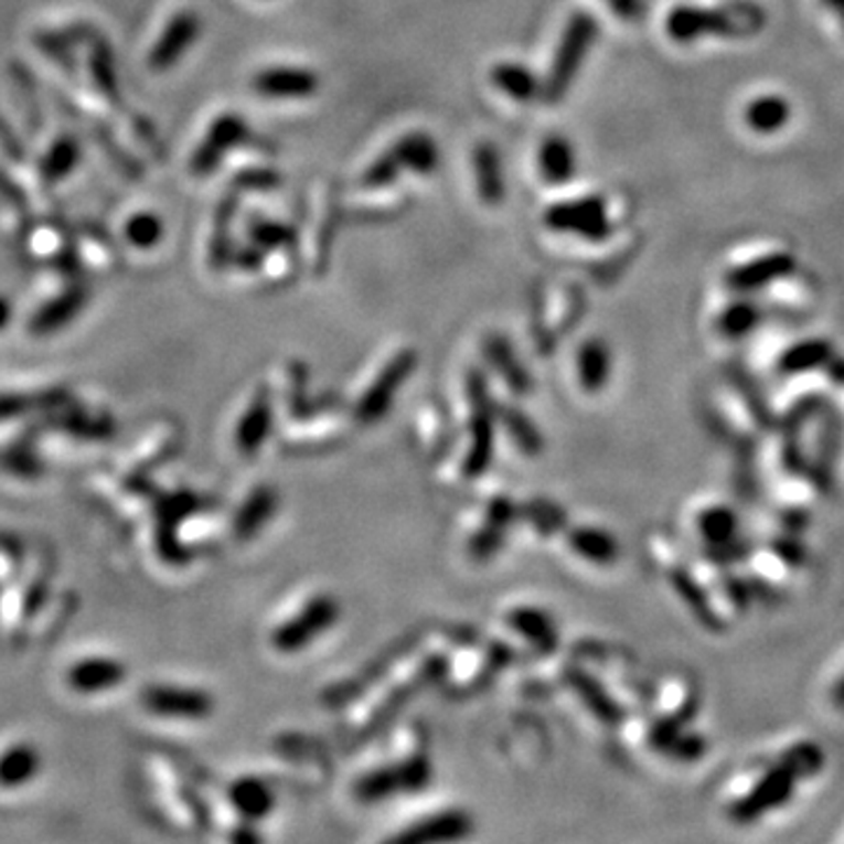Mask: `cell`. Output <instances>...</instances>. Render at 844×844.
<instances>
[{"label": "cell", "mask_w": 844, "mask_h": 844, "mask_svg": "<svg viewBox=\"0 0 844 844\" xmlns=\"http://www.w3.org/2000/svg\"><path fill=\"white\" fill-rule=\"evenodd\" d=\"M544 223L556 233H570L594 242L606 239L612 231L606 202L594 195L556 202L552 210L544 214Z\"/></svg>", "instance_id": "7a4b0ae2"}, {"label": "cell", "mask_w": 844, "mask_h": 844, "mask_svg": "<svg viewBox=\"0 0 844 844\" xmlns=\"http://www.w3.org/2000/svg\"><path fill=\"white\" fill-rule=\"evenodd\" d=\"M594 38H596L594 17L587 12L573 14L566 31H563V38L549 71L547 89H544L547 92L549 102L560 99L563 94H566V89L573 85L581 62H585L589 47L594 45Z\"/></svg>", "instance_id": "6da1fadb"}, {"label": "cell", "mask_w": 844, "mask_h": 844, "mask_svg": "<svg viewBox=\"0 0 844 844\" xmlns=\"http://www.w3.org/2000/svg\"><path fill=\"white\" fill-rule=\"evenodd\" d=\"M319 78L308 68L273 66L256 73L254 89L266 99H308L317 92Z\"/></svg>", "instance_id": "52a82bcc"}, {"label": "cell", "mask_w": 844, "mask_h": 844, "mask_svg": "<svg viewBox=\"0 0 844 844\" xmlns=\"http://www.w3.org/2000/svg\"><path fill=\"white\" fill-rule=\"evenodd\" d=\"M831 6H833L837 12L844 14V0H831Z\"/></svg>", "instance_id": "74e56055"}, {"label": "cell", "mask_w": 844, "mask_h": 844, "mask_svg": "<svg viewBox=\"0 0 844 844\" xmlns=\"http://www.w3.org/2000/svg\"><path fill=\"white\" fill-rule=\"evenodd\" d=\"M78 162H81L78 141L71 139V137H62V139H56L52 143V148L45 153V158L41 162V174L45 181L56 183V181L66 179Z\"/></svg>", "instance_id": "603a6c76"}, {"label": "cell", "mask_w": 844, "mask_h": 844, "mask_svg": "<svg viewBox=\"0 0 844 844\" xmlns=\"http://www.w3.org/2000/svg\"><path fill=\"white\" fill-rule=\"evenodd\" d=\"M493 360H495V364L502 368V373H506L504 378H510V383H512L516 389H523V385H525V375H523V371L519 368V364L514 362V354L510 352V348H504L502 343H495Z\"/></svg>", "instance_id": "4dcf8cb0"}, {"label": "cell", "mask_w": 844, "mask_h": 844, "mask_svg": "<svg viewBox=\"0 0 844 844\" xmlns=\"http://www.w3.org/2000/svg\"><path fill=\"white\" fill-rule=\"evenodd\" d=\"M493 85L504 92L506 97H512L516 102H531L537 97L539 83L535 78V73L531 68H525L523 64L516 62H502L493 68L491 73Z\"/></svg>", "instance_id": "d6986e66"}, {"label": "cell", "mask_w": 844, "mask_h": 844, "mask_svg": "<svg viewBox=\"0 0 844 844\" xmlns=\"http://www.w3.org/2000/svg\"><path fill=\"white\" fill-rule=\"evenodd\" d=\"M793 779H795V769L788 765V762L781 765V767H774L772 772H767L754 786V793H748L737 804V816H741V819H756V816H760L767 810H774V806L781 804L786 798H791Z\"/></svg>", "instance_id": "9c48e42d"}, {"label": "cell", "mask_w": 844, "mask_h": 844, "mask_svg": "<svg viewBox=\"0 0 844 844\" xmlns=\"http://www.w3.org/2000/svg\"><path fill=\"white\" fill-rule=\"evenodd\" d=\"M833 697H835V702L844 708V679L835 685V694H833Z\"/></svg>", "instance_id": "8d00e7d4"}, {"label": "cell", "mask_w": 844, "mask_h": 844, "mask_svg": "<svg viewBox=\"0 0 844 844\" xmlns=\"http://www.w3.org/2000/svg\"><path fill=\"white\" fill-rule=\"evenodd\" d=\"M235 212V202L233 200H225L221 202V210L216 214V231H214V237H212V263L216 268H221L225 260H228V254H231V237H228V231H231V216Z\"/></svg>", "instance_id": "83f0119b"}, {"label": "cell", "mask_w": 844, "mask_h": 844, "mask_svg": "<svg viewBox=\"0 0 844 844\" xmlns=\"http://www.w3.org/2000/svg\"><path fill=\"white\" fill-rule=\"evenodd\" d=\"M252 242L256 247H285L293 242V231L281 223H258L252 228Z\"/></svg>", "instance_id": "f1b7e54d"}, {"label": "cell", "mask_w": 844, "mask_h": 844, "mask_svg": "<svg viewBox=\"0 0 844 844\" xmlns=\"http://www.w3.org/2000/svg\"><path fill=\"white\" fill-rule=\"evenodd\" d=\"M66 402V392L64 389H50V392H43L38 394L35 399H29V397H22V394H0V420H10V418H17V416H24V413L33 406H45V408H52V406H60Z\"/></svg>", "instance_id": "484cf974"}, {"label": "cell", "mask_w": 844, "mask_h": 844, "mask_svg": "<svg viewBox=\"0 0 844 844\" xmlns=\"http://www.w3.org/2000/svg\"><path fill=\"white\" fill-rule=\"evenodd\" d=\"M783 118H786L783 106L774 99L758 102L754 108L748 110V120L754 122L758 129H774L783 122Z\"/></svg>", "instance_id": "f546056e"}, {"label": "cell", "mask_w": 844, "mask_h": 844, "mask_svg": "<svg viewBox=\"0 0 844 844\" xmlns=\"http://www.w3.org/2000/svg\"><path fill=\"white\" fill-rule=\"evenodd\" d=\"M200 35V17L195 12H179L172 22H169L158 38L156 47L150 50L148 66L156 71H164L174 66L185 50H191Z\"/></svg>", "instance_id": "ba28073f"}, {"label": "cell", "mask_w": 844, "mask_h": 844, "mask_svg": "<svg viewBox=\"0 0 844 844\" xmlns=\"http://www.w3.org/2000/svg\"><path fill=\"white\" fill-rule=\"evenodd\" d=\"M273 427V404L268 392H258L256 399L249 404V408L244 410V416L237 423L235 431V441L239 453L244 456H254L260 448V444L268 439Z\"/></svg>", "instance_id": "8fae6325"}, {"label": "cell", "mask_w": 844, "mask_h": 844, "mask_svg": "<svg viewBox=\"0 0 844 844\" xmlns=\"http://www.w3.org/2000/svg\"><path fill=\"white\" fill-rule=\"evenodd\" d=\"M610 366H612L610 350L603 341H598V338H591V341H587L577 350L579 383L589 392H596L608 383Z\"/></svg>", "instance_id": "e0dca14e"}, {"label": "cell", "mask_w": 844, "mask_h": 844, "mask_svg": "<svg viewBox=\"0 0 844 844\" xmlns=\"http://www.w3.org/2000/svg\"><path fill=\"white\" fill-rule=\"evenodd\" d=\"M510 624L521 635L528 638L531 643H535L544 650H552L556 645V629H554V622L547 612L535 610V608H516L510 615Z\"/></svg>", "instance_id": "44dd1931"}, {"label": "cell", "mask_w": 844, "mask_h": 844, "mask_svg": "<svg viewBox=\"0 0 844 844\" xmlns=\"http://www.w3.org/2000/svg\"><path fill=\"white\" fill-rule=\"evenodd\" d=\"M10 314H12L10 303H8V300H6L3 296H0V329H6V327H8Z\"/></svg>", "instance_id": "d590c367"}, {"label": "cell", "mask_w": 844, "mask_h": 844, "mask_svg": "<svg viewBox=\"0 0 844 844\" xmlns=\"http://www.w3.org/2000/svg\"><path fill=\"white\" fill-rule=\"evenodd\" d=\"M231 802L235 804V810L242 816L263 819V816L270 814L275 800H273L270 788L260 779L244 777L231 786Z\"/></svg>", "instance_id": "ac0fdd59"}, {"label": "cell", "mask_w": 844, "mask_h": 844, "mask_svg": "<svg viewBox=\"0 0 844 844\" xmlns=\"http://www.w3.org/2000/svg\"><path fill=\"white\" fill-rule=\"evenodd\" d=\"M146 711L162 718L177 720H204L212 716L214 699L210 692L181 685H150L141 692Z\"/></svg>", "instance_id": "277c9868"}, {"label": "cell", "mask_w": 844, "mask_h": 844, "mask_svg": "<svg viewBox=\"0 0 844 844\" xmlns=\"http://www.w3.org/2000/svg\"><path fill=\"white\" fill-rule=\"evenodd\" d=\"M89 71L92 81L104 97L113 104H120V87H118V73H116V60L106 43H97L92 47L89 56Z\"/></svg>", "instance_id": "d4e9b609"}, {"label": "cell", "mask_w": 844, "mask_h": 844, "mask_svg": "<svg viewBox=\"0 0 844 844\" xmlns=\"http://www.w3.org/2000/svg\"><path fill=\"white\" fill-rule=\"evenodd\" d=\"M537 167L544 181L549 183H568L575 177L577 158L573 143L566 137H547L539 143Z\"/></svg>", "instance_id": "4fadbf2b"}, {"label": "cell", "mask_w": 844, "mask_h": 844, "mask_svg": "<svg viewBox=\"0 0 844 844\" xmlns=\"http://www.w3.org/2000/svg\"><path fill=\"white\" fill-rule=\"evenodd\" d=\"M389 153L394 156V160H397L399 169L406 167L408 172H416V174H431L439 162L437 143L427 135H423V131L404 137L397 146L389 148Z\"/></svg>", "instance_id": "5bb4252c"}, {"label": "cell", "mask_w": 844, "mask_h": 844, "mask_svg": "<svg viewBox=\"0 0 844 844\" xmlns=\"http://www.w3.org/2000/svg\"><path fill=\"white\" fill-rule=\"evenodd\" d=\"M162 235H164V225L160 216L148 214V212L131 216L125 225V237L131 247L137 249H153L162 239Z\"/></svg>", "instance_id": "4316f807"}, {"label": "cell", "mask_w": 844, "mask_h": 844, "mask_svg": "<svg viewBox=\"0 0 844 844\" xmlns=\"http://www.w3.org/2000/svg\"><path fill=\"white\" fill-rule=\"evenodd\" d=\"M608 6L624 19H635L641 14V3L638 0H608Z\"/></svg>", "instance_id": "836d02e7"}, {"label": "cell", "mask_w": 844, "mask_h": 844, "mask_svg": "<svg viewBox=\"0 0 844 844\" xmlns=\"http://www.w3.org/2000/svg\"><path fill=\"white\" fill-rule=\"evenodd\" d=\"M237 266L239 268H244V270H254V268H258V260H260V252L256 249V247H252V249H244L239 256H237Z\"/></svg>", "instance_id": "e575fe53"}, {"label": "cell", "mask_w": 844, "mask_h": 844, "mask_svg": "<svg viewBox=\"0 0 844 844\" xmlns=\"http://www.w3.org/2000/svg\"><path fill=\"white\" fill-rule=\"evenodd\" d=\"M247 135H249L247 122H244L239 116H235V113H225V116L216 118L193 153V160H191L193 174L197 177L212 174L221 164V160L228 156V150L239 146L244 139H247Z\"/></svg>", "instance_id": "5b68a950"}, {"label": "cell", "mask_w": 844, "mask_h": 844, "mask_svg": "<svg viewBox=\"0 0 844 844\" xmlns=\"http://www.w3.org/2000/svg\"><path fill=\"white\" fill-rule=\"evenodd\" d=\"M413 366H416V354L413 352L406 350V352L394 354L392 360L381 368L378 378H375L362 394L360 404H356V416L366 423L381 418L387 404L392 402V394L402 387Z\"/></svg>", "instance_id": "8992f818"}, {"label": "cell", "mask_w": 844, "mask_h": 844, "mask_svg": "<svg viewBox=\"0 0 844 844\" xmlns=\"http://www.w3.org/2000/svg\"><path fill=\"white\" fill-rule=\"evenodd\" d=\"M273 512H275V493L268 485H258L235 516L237 537L247 539L256 535L260 531V525L273 516Z\"/></svg>", "instance_id": "ffe728a7"}, {"label": "cell", "mask_w": 844, "mask_h": 844, "mask_svg": "<svg viewBox=\"0 0 844 844\" xmlns=\"http://www.w3.org/2000/svg\"><path fill=\"white\" fill-rule=\"evenodd\" d=\"M570 547L587 560L598 563V566H608L617 556V544L606 531L596 528H577L570 533Z\"/></svg>", "instance_id": "cb8c5ba5"}, {"label": "cell", "mask_w": 844, "mask_h": 844, "mask_svg": "<svg viewBox=\"0 0 844 844\" xmlns=\"http://www.w3.org/2000/svg\"><path fill=\"white\" fill-rule=\"evenodd\" d=\"M338 617L335 600L329 596H314L308 603L293 612L285 624L273 631V645L279 652H296L314 641L317 633L327 631Z\"/></svg>", "instance_id": "3957f363"}, {"label": "cell", "mask_w": 844, "mask_h": 844, "mask_svg": "<svg viewBox=\"0 0 844 844\" xmlns=\"http://www.w3.org/2000/svg\"><path fill=\"white\" fill-rule=\"evenodd\" d=\"M127 679V669L118 660H83L68 669L66 681L75 692L94 694L118 687Z\"/></svg>", "instance_id": "30bf717a"}, {"label": "cell", "mask_w": 844, "mask_h": 844, "mask_svg": "<svg viewBox=\"0 0 844 844\" xmlns=\"http://www.w3.org/2000/svg\"><path fill=\"white\" fill-rule=\"evenodd\" d=\"M474 177L483 202L498 204L504 195V174L498 148L493 143H479L474 150Z\"/></svg>", "instance_id": "2e32d148"}, {"label": "cell", "mask_w": 844, "mask_h": 844, "mask_svg": "<svg viewBox=\"0 0 844 844\" xmlns=\"http://www.w3.org/2000/svg\"><path fill=\"white\" fill-rule=\"evenodd\" d=\"M85 303H87L85 289H81V287L68 289L62 296H56L54 300H50V303H45L41 310H38L31 319L29 329L35 335H47V333L60 331L81 314Z\"/></svg>", "instance_id": "7c38bea8"}, {"label": "cell", "mask_w": 844, "mask_h": 844, "mask_svg": "<svg viewBox=\"0 0 844 844\" xmlns=\"http://www.w3.org/2000/svg\"><path fill=\"white\" fill-rule=\"evenodd\" d=\"M0 148H3L12 160H24V148L17 141L14 131L8 127L6 120H0Z\"/></svg>", "instance_id": "d6a6232c"}, {"label": "cell", "mask_w": 844, "mask_h": 844, "mask_svg": "<svg viewBox=\"0 0 844 844\" xmlns=\"http://www.w3.org/2000/svg\"><path fill=\"white\" fill-rule=\"evenodd\" d=\"M729 523H735V519H729V514L727 512H723V510H713V512H708V514H704V519H702V533L708 537V539H723L731 528H735V525H731V528H729Z\"/></svg>", "instance_id": "1f68e13d"}, {"label": "cell", "mask_w": 844, "mask_h": 844, "mask_svg": "<svg viewBox=\"0 0 844 844\" xmlns=\"http://www.w3.org/2000/svg\"><path fill=\"white\" fill-rule=\"evenodd\" d=\"M41 769V754L31 744H14L0 756V788H19L29 783Z\"/></svg>", "instance_id": "9a60e30c"}, {"label": "cell", "mask_w": 844, "mask_h": 844, "mask_svg": "<svg viewBox=\"0 0 844 844\" xmlns=\"http://www.w3.org/2000/svg\"><path fill=\"white\" fill-rule=\"evenodd\" d=\"M467 831H469L467 819L458 812H450V814H439L435 819H427L425 823L416 825V829H410L408 833H402L399 840H406V842L456 840V837H462Z\"/></svg>", "instance_id": "7402d4cb"}]
</instances>
